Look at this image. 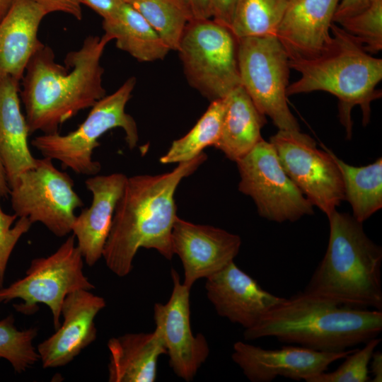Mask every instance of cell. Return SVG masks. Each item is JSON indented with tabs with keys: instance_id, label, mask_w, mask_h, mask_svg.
Returning <instances> with one entry per match:
<instances>
[{
	"instance_id": "6da1fadb",
	"label": "cell",
	"mask_w": 382,
	"mask_h": 382,
	"mask_svg": "<svg viewBox=\"0 0 382 382\" xmlns=\"http://www.w3.org/2000/svg\"><path fill=\"white\" fill-rule=\"evenodd\" d=\"M112 39L89 35L81 47L69 52L64 65L43 45L31 57L22 79L21 98L30 134L57 133L59 127L106 96L100 60Z\"/></svg>"
},
{
	"instance_id": "7a4b0ae2",
	"label": "cell",
	"mask_w": 382,
	"mask_h": 382,
	"mask_svg": "<svg viewBox=\"0 0 382 382\" xmlns=\"http://www.w3.org/2000/svg\"><path fill=\"white\" fill-rule=\"evenodd\" d=\"M207 158L202 152L179 163L170 172L127 178L103 253L107 267L114 274L120 277L129 274L141 248L154 249L172 259L171 233L178 217L176 189Z\"/></svg>"
},
{
	"instance_id": "3957f363",
	"label": "cell",
	"mask_w": 382,
	"mask_h": 382,
	"mask_svg": "<svg viewBox=\"0 0 382 382\" xmlns=\"http://www.w3.org/2000/svg\"><path fill=\"white\" fill-rule=\"evenodd\" d=\"M382 331V311L340 304L303 291L284 299L253 328L245 340L274 337L316 351L337 352L364 344Z\"/></svg>"
},
{
	"instance_id": "277c9868",
	"label": "cell",
	"mask_w": 382,
	"mask_h": 382,
	"mask_svg": "<svg viewBox=\"0 0 382 382\" xmlns=\"http://www.w3.org/2000/svg\"><path fill=\"white\" fill-rule=\"evenodd\" d=\"M325 254L303 292L349 306L382 311V248L366 234L363 223L337 209L327 216Z\"/></svg>"
},
{
	"instance_id": "5b68a950",
	"label": "cell",
	"mask_w": 382,
	"mask_h": 382,
	"mask_svg": "<svg viewBox=\"0 0 382 382\" xmlns=\"http://www.w3.org/2000/svg\"><path fill=\"white\" fill-rule=\"evenodd\" d=\"M332 42L320 55L310 59H289V66L301 78L289 85L287 96L316 91L328 92L338 100L339 119L347 139L352 138V108L359 105L362 122H369L371 103L381 97L376 89L382 79V59L373 57L340 26L330 25Z\"/></svg>"
},
{
	"instance_id": "8992f818",
	"label": "cell",
	"mask_w": 382,
	"mask_h": 382,
	"mask_svg": "<svg viewBox=\"0 0 382 382\" xmlns=\"http://www.w3.org/2000/svg\"><path fill=\"white\" fill-rule=\"evenodd\" d=\"M136 85V78L127 79L110 95L98 100L78 128L65 135L43 134L31 141L32 146L43 157L57 160L63 168L84 175H97L101 170L100 162L93 160L94 149L100 146L98 139L108 131L121 128L130 149L138 142L139 134L134 119L125 112Z\"/></svg>"
},
{
	"instance_id": "52a82bcc",
	"label": "cell",
	"mask_w": 382,
	"mask_h": 382,
	"mask_svg": "<svg viewBox=\"0 0 382 382\" xmlns=\"http://www.w3.org/2000/svg\"><path fill=\"white\" fill-rule=\"evenodd\" d=\"M237 37L213 18L192 19L178 52L189 84L213 101L241 85Z\"/></svg>"
},
{
	"instance_id": "ba28073f",
	"label": "cell",
	"mask_w": 382,
	"mask_h": 382,
	"mask_svg": "<svg viewBox=\"0 0 382 382\" xmlns=\"http://www.w3.org/2000/svg\"><path fill=\"white\" fill-rule=\"evenodd\" d=\"M75 241L72 234L52 254L33 259L25 277L0 288V302L21 300L13 307L25 315L35 313L37 304L44 303L52 312L54 328L57 330L61 325L65 297L78 290L95 288L83 273L84 260Z\"/></svg>"
},
{
	"instance_id": "9c48e42d",
	"label": "cell",
	"mask_w": 382,
	"mask_h": 382,
	"mask_svg": "<svg viewBox=\"0 0 382 382\" xmlns=\"http://www.w3.org/2000/svg\"><path fill=\"white\" fill-rule=\"evenodd\" d=\"M241 85L257 110L279 130L298 131L300 126L287 103L289 58L275 35L238 39Z\"/></svg>"
},
{
	"instance_id": "30bf717a",
	"label": "cell",
	"mask_w": 382,
	"mask_h": 382,
	"mask_svg": "<svg viewBox=\"0 0 382 382\" xmlns=\"http://www.w3.org/2000/svg\"><path fill=\"white\" fill-rule=\"evenodd\" d=\"M52 159L37 158L34 168L19 174L9 185L12 209L18 217L40 222L62 238L71 232L75 210L83 202L74 191L72 178Z\"/></svg>"
},
{
	"instance_id": "8fae6325",
	"label": "cell",
	"mask_w": 382,
	"mask_h": 382,
	"mask_svg": "<svg viewBox=\"0 0 382 382\" xmlns=\"http://www.w3.org/2000/svg\"><path fill=\"white\" fill-rule=\"evenodd\" d=\"M236 163L241 177L238 190L253 199L260 216L294 222L314 213L313 204L286 173L270 141L261 139Z\"/></svg>"
},
{
	"instance_id": "7c38bea8",
	"label": "cell",
	"mask_w": 382,
	"mask_h": 382,
	"mask_svg": "<svg viewBox=\"0 0 382 382\" xmlns=\"http://www.w3.org/2000/svg\"><path fill=\"white\" fill-rule=\"evenodd\" d=\"M270 142L286 173L313 207L328 216L345 200L342 175L330 149H318L300 130H278Z\"/></svg>"
},
{
	"instance_id": "4fadbf2b",
	"label": "cell",
	"mask_w": 382,
	"mask_h": 382,
	"mask_svg": "<svg viewBox=\"0 0 382 382\" xmlns=\"http://www.w3.org/2000/svg\"><path fill=\"white\" fill-rule=\"evenodd\" d=\"M173 290L167 303L154 305L156 329L159 332L169 365L182 379H193L209 354L208 342L200 333L195 335L190 325V289L180 282L179 274L171 269Z\"/></svg>"
},
{
	"instance_id": "5bb4252c",
	"label": "cell",
	"mask_w": 382,
	"mask_h": 382,
	"mask_svg": "<svg viewBox=\"0 0 382 382\" xmlns=\"http://www.w3.org/2000/svg\"><path fill=\"white\" fill-rule=\"evenodd\" d=\"M354 349L325 352L300 345L267 349L238 341L233 346L231 358L252 382H270L277 376L308 382Z\"/></svg>"
},
{
	"instance_id": "9a60e30c",
	"label": "cell",
	"mask_w": 382,
	"mask_h": 382,
	"mask_svg": "<svg viewBox=\"0 0 382 382\" xmlns=\"http://www.w3.org/2000/svg\"><path fill=\"white\" fill-rule=\"evenodd\" d=\"M173 254L180 258L183 282L191 289L201 278H207L222 270L237 256L241 237L222 228L195 224L177 217L171 233Z\"/></svg>"
},
{
	"instance_id": "2e32d148",
	"label": "cell",
	"mask_w": 382,
	"mask_h": 382,
	"mask_svg": "<svg viewBox=\"0 0 382 382\" xmlns=\"http://www.w3.org/2000/svg\"><path fill=\"white\" fill-rule=\"evenodd\" d=\"M105 306L103 297L88 290H78L68 294L62 306V323L37 347L43 368L68 364L95 341L97 336L95 318Z\"/></svg>"
},
{
	"instance_id": "e0dca14e",
	"label": "cell",
	"mask_w": 382,
	"mask_h": 382,
	"mask_svg": "<svg viewBox=\"0 0 382 382\" xmlns=\"http://www.w3.org/2000/svg\"><path fill=\"white\" fill-rule=\"evenodd\" d=\"M206 279L207 296L218 315L245 330L284 299L265 290L233 261Z\"/></svg>"
},
{
	"instance_id": "ac0fdd59",
	"label": "cell",
	"mask_w": 382,
	"mask_h": 382,
	"mask_svg": "<svg viewBox=\"0 0 382 382\" xmlns=\"http://www.w3.org/2000/svg\"><path fill=\"white\" fill-rule=\"evenodd\" d=\"M340 0H289L276 33L289 59H310L332 42L330 25Z\"/></svg>"
},
{
	"instance_id": "d6986e66",
	"label": "cell",
	"mask_w": 382,
	"mask_h": 382,
	"mask_svg": "<svg viewBox=\"0 0 382 382\" xmlns=\"http://www.w3.org/2000/svg\"><path fill=\"white\" fill-rule=\"evenodd\" d=\"M127 177L120 173L95 175L85 181L92 194L91 206L76 216L71 232L86 263L93 266L102 257L117 204Z\"/></svg>"
},
{
	"instance_id": "ffe728a7",
	"label": "cell",
	"mask_w": 382,
	"mask_h": 382,
	"mask_svg": "<svg viewBox=\"0 0 382 382\" xmlns=\"http://www.w3.org/2000/svg\"><path fill=\"white\" fill-rule=\"evenodd\" d=\"M47 14L33 0H16L0 21V79H23L31 57L44 45L37 33Z\"/></svg>"
},
{
	"instance_id": "44dd1931",
	"label": "cell",
	"mask_w": 382,
	"mask_h": 382,
	"mask_svg": "<svg viewBox=\"0 0 382 382\" xmlns=\"http://www.w3.org/2000/svg\"><path fill=\"white\" fill-rule=\"evenodd\" d=\"M19 82L0 79V159L8 186L21 173L35 166L28 143L30 134L20 106Z\"/></svg>"
},
{
	"instance_id": "7402d4cb",
	"label": "cell",
	"mask_w": 382,
	"mask_h": 382,
	"mask_svg": "<svg viewBox=\"0 0 382 382\" xmlns=\"http://www.w3.org/2000/svg\"><path fill=\"white\" fill-rule=\"evenodd\" d=\"M108 381L110 382H154L158 358L166 354L159 332L127 333L110 338Z\"/></svg>"
},
{
	"instance_id": "603a6c76",
	"label": "cell",
	"mask_w": 382,
	"mask_h": 382,
	"mask_svg": "<svg viewBox=\"0 0 382 382\" xmlns=\"http://www.w3.org/2000/svg\"><path fill=\"white\" fill-rule=\"evenodd\" d=\"M225 100L221 135L214 147L236 162L262 139L261 129L267 120L241 85L233 88Z\"/></svg>"
},
{
	"instance_id": "cb8c5ba5",
	"label": "cell",
	"mask_w": 382,
	"mask_h": 382,
	"mask_svg": "<svg viewBox=\"0 0 382 382\" xmlns=\"http://www.w3.org/2000/svg\"><path fill=\"white\" fill-rule=\"evenodd\" d=\"M103 28L118 49L139 62L162 60L170 51L141 13L126 2L115 16L103 20Z\"/></svg>"
},
{
	"instance_id": "d4e9b609",
	"label": "cell",
	"mask_w": 382,
	"mask_h": 382,
	"mask_svg": "<svg viewBox=\"0 0 382 382\" xmlns=\"http://www.w3.org/2000/svg\"><path fill=\"white\" fill-rule=\"evenodd\" d=\"M330 154L342 175L345 200L352 207V216L363 223L382 207V158L358 167Z\"/></svg>"
},
{
	"instance_id": "484cf974",
	"label": "cell",
	"mask_w": 382,
	"mask_h": 382,
	"mask_svg": "<svg viewBox=\"0 0 382 382\" xmlns=\"http://www.w3.org/2000/svg\"><path fill=\"white\" fill-rule=\"evenodd\" d=\"M226 108L225 98L211 101L203 115L183 137L174 140L160 158L163 164L192 160L207 146H215L220 138Z\"/></svg>"
},
{
	"instance_id": "4316f807",
	"label": "cell",
	"mask_w": 382,
	"mask_h": 382,
	"mask_svg": "<svg viewBox=\"0 0 382 382\" xmlns=\"http://www.w3.org/2000/svg\"><path fill=\"white\" fill-rule=\"evenodd\" d=\"M289 0H236L230 28L237 39L275 35Z\"/></svg>"
},
{
	"instance_id": "83f0119b",
	"label": "cell",
	"mask_w": 382,
	"mask_h": 382,
	"mask_svg": "<svg viewBox=\"0 0 382 382\" xmlns=\"http://www.w3.org/2000/svg\"><path fill=\"white\" fill-rule=\"evenodd\" d=\"M134 8L160 35L170 50L178 51L185 28L192 16L180 0H125Z\"/></svg>"
},
{
	"instance_id": "f1b7e54d",
	"label": "cell",
	"mask_w": 382,
	"mask_h": 382,
	"mask_svg": "<svg viewBox=\"0 0 382 382\" xmlns=\"http://www.w3.org/2000/svg\"><path fill=\"white\" fill-rule=\"evenodd\" d=\"M12 315L0 320V358L5 359L14 371L21 374L40 360L33 346L37 328L19 330Z\"/></svg>"
},
{
	"instance_id": "f546056e",
	"label": "cell",
	"mask_w": 382,
	"mask_h": 382,
	"mask_svg": "<svg viewBox=\"0 0 382 382\" xmlns=\"http://www.w3.org/2000/svg\"><path fill=\"white\" fill-rule=\"evenodd\" d=\"M336 23L357 40L369 53L382 49V0H373L359 13L344 18Z\"/></svg>"
},
{
	"instance_id": "4dcf8cb0",
	"label": "cell",
	"mask_w": 382,
	"mask_h": 382,
	"mask_svg": "<svg viewBox=\"0 0 382 382\" xmlns=\"http://www.w3.org/2000/svg\"><path fill=\"white\" fill-rule=\"evenodd\" d=\"M381 339L372 338L361 349H354L345 361L332 372H322L308 382H368L371 381L369 365L371 356Z\"/></svg>"
},
{
	"instance_id": "1f68e13d",
	"label": "cell",
	"mask_w": 382,
	"mask_h": 382,
	"mask_svg": "<svg viewBox=\"0 0 382 382\" xmlns=\"http://www.w3.org/2000/svg\"><path fill=\"white\" fill-rule=\"evenodd\" d=\"M27 217L4 212L0 204V288L9 257L20 238L32 226Z\"/></svg>"
},
{
	"instance_id": "d6a6232c",
	"label": "cell",
	"mask_w": 382,
	"mask_h": 382,
	"mask_svg": "<svg viewBox=\"0 0 382 382\" xmlns=\"http://www.w3.org/2000/svg\"><path fill=\"white\" fill-rule=\"evenodd\" d=\"M42 6L47 13L63 12L78 20L82 18L81 4L79 0H33Z\"/></svg>"
},
{
	"instance_id": "836d02e7",
	"label": "cell",
	"mask_w": 382,
	"mask_h": 382,
	"mask_svg": "<svg viewBox=\"0 0 382 382\" xmlns=\"http://www.w3.org/2000/svg\"><path fill=\"white\" fill-rule=\"evenodd\" d=\"M100 15L103 20L115 16L125 4V0H79Z\"/></svg>"
},
{
	"instance_id": "e575fe53",
	"label": "cell",
	"mask_w": 382,
	"mask_h": 382,
	"mask_svg": "<svg viewBox=\"0 0 382 382\" xmlns=\"http://www.w3.org/2000/svg\"><path fill=\"white\" fill-rule=\"evenodd\" d=\"M373 0H341L333 16L332 23L357 14L368 7Z\"/></svg>"
},
{
	"instance_id": "d590c367",
	"label": "cell",
	"mask_w": 382,
	"mask_h": 382,
	"mask_svg": "<svg viewBox=\"0 0 382 382\" xmlns=\"http://www.w3.org/2000/svg\"><path fill=\"white\" fill-rule=\"evenodd\" d=\"M236 2V0H212V18L230 28Z\"/></svg>"
},
{
	"instance_id": "8d00e7d4",
	"label": "cell",
	"mask_w": 382,
	"mask_h": 382,
	"mask_svg": "<svg viewBox=\"0 0 382 382\" xmlns=\"http://www.w3.org/2000/svg\"><path fill=\"white\" fill-rule=\"evenodd\" d=\"M187 7L192 19H207L213 17L212 0H180Z\"/></svg>"
},
{
	"instance_id": "74e56055",
	"label": "cell",
	"mask_w": 382,
	"mask_h": 382,
	"mask_svg": "<svg viewBox=\"0 0 382 382\" xmlns=\"http://www.w3.org/2000/svg\"><path fill=\"white\" fill-rule=\"evenodd\" d=\"M371 372L373 378H371L372 382L382 381V353L380 351L374 352L371 360Z\"/></svg>"
},
{
	"instance_id": "f35d334b",
	"label": "cell",
	"mask_w": 382,
	"mask_h": 382,
	"mask_svg": "<svg viewBox=\"0 0 382 382\" xmlns=\"http://www.w3.org/2000/svg\"><path fill=\"white\" fill-rule=\"evenodd\" d=\"M10 193L6 173L0 159V197H6Z\"/></svg>"
},
{
	"instance_id": "ab89813d",
	"label": "cell",
	"mask_w": 382,
	"mask_h": 382,
	"mask_svg": "<svg viewBox=\"0 0 382 382\" xmlns=\"http://www.w3.org/2000/svg\"><path fill=\"white\" fill-rule=\"evenodd\" d=\"M16 0H0V21L10 10Z\"/></svg>"
}]
</instances>
